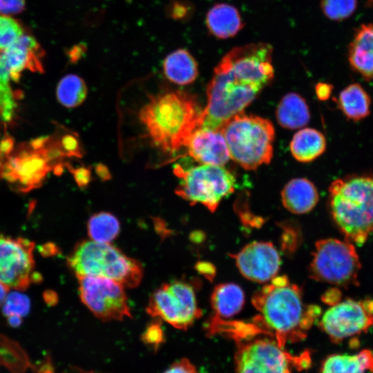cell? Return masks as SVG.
<instances>
[{
    "instance_id": "13",
    "label": "cell",
    "mask_w": 373,
    "mask_h": 373,
    "mask_svg": "<svg viewBox=\"0 0 373 373\" xmlns=\"http://www.w3.org/2000/svg\"><path fill=\"white\" fill-rule=\"evenodd\" d=\"M34 243L0 234V282L8 288L26 289L35 278Z\"/></svg>"
},
{
    "instance_id": "10",
    "label": "cell",
    "mask_w": 373,
    "mask_h": 373,
    "mask_svg": "<svg viewBox=\"0 0 373 373\" xmlns=\"http://www.w3.org/2000/svg\"><path fill=\"white\" fill-rule=\"evenodd\" d=\"M46 138L35 140L30 146L9 156L2 166L1 176L21 191L37 187L50 171L51 162L65 155L59 145L46 149Z\"/></svg>"
},
{
    "instance_id": "8",
    "label": "cell",
    "mask_w": 373,
    "mask_h": 373,
    "mask_svg": "<svg viewBox=\"0 0 373 373\" xmlns=\"http://www.w3.org/2000/svg\"><path fill=\"white\" fill-rule=\"evenodd\" d=\"M361 265L354 245L335 238L317 241L309 267L314 280L341 287L358 285Z\"/></svg>"
},
{
    "instance_id": "42",
    "label": "cell",
    "mask_w": 373,
    "mask_h": 373,
    "mask_svg": "<svg viewBox=\"0 0 373 373\" xmlns=\"http://www.w3.org/2000/svg\"><path fill=\"white\" fill-rule=\"evenodd\" d=\"M96 172L98 175L104 180L110 178V173L106 167L104 165H98L96 167Z\"/></svg>"
},
{
    "instance_id": "3",
    "label": "cell",
    "mask_w": 373,
    "mask_h": 373,
    "mask_svg": "<svg viewBox=\"0 0 373 373\" xmlns=\"http://www.w3.org/2000/svg\"><path fill=\"white\" fill-rule=\"evenodd\" d=\"M202 111L193 95L171 90L149 97L140 109L139 119L154 145L174 153L186 146L202 122Z\"/></svg>"
},
{
    "instance_id": "20",
    "label": "cell",
    "mask_w": 373,
    "mask_h": 373,
    "mask_svg": "<svg viewBox=\"0 0 373 373\" xmlns=\"http://www.w3.org/2000/svg\"><path fill=\"white\" fill-rule=\"evenodd\" d=\"M283 206L290 212L303 214L310 211L318 200L316 188L305 178H294L283 188L281 193Z\"/></svg>"
},
{
    "instance_id": "44",
    "label": "cell",
    "mask_w": 373,
    "mask_h": 373,
    "mask_svg": "<svg viewBox=\"0 0 373 373\" xmlns=\"http://www.w3.org/2000/svg\"><path fill=\"white\" fill-rule=\"evenodd\" d=\"M373 1V0H370V2Z\"/></svg>"
},
{
    "instance_id": "18",
    "label": "cell",
    "mask_w": 373,
    "mask_h": 373,
    "mask_svg": "<svg viewBox=\"0 0 373 373\" xmlns=\"http://www.w3.org/2000/svg\"><path fill=\"white\" fill-rule=\"evenodd\" d=\"M352 68L366 79H373V24H361L348 47Z\"/></svg>"
},
{
    "instance_id": "19",
    "label": "cell",
    "mask_w": 373,
    "mask_h": 373,
    "mask_svg": "<svg viewBox=\"0 0 373 373\" xmlns=\"http://www.w3.org/2000/svg\"><path fill=\"white\" fill-rule=\"evenodd\" d=\"M206 26L217 39H226L236 35L244 27L238 9L228 3H217L207 12Z\"/></svg>"
},
{
    "instance_id": "30",
    "label": "cell",
    "mask_w": 373,
    "mask_h": 373,
    "mask_svg": "<svg viewBox=\"0 0 373 373\" xmlns=\"http://www.w3.org/2000/svg\"><path fill=\"white\" fill-rule=\"evenodd\" d=\"M12 82L9 72L0 59V118L4 122L12 121L17 109Z\"/></svg>"
},
{
    "instance_id": "4",
    "label": "cell",
    "mask_w": 373,
    "mask_h": 373,
    "mask_svg": "<svg viewBox=\"0 0 373 373\" xmlns=\"http://www.w3.org/2000/svg\"><path fill=\"white\" fill-rule=\"evenodd\" d=\"M329 191L331 213L345 240L363 245L373 234V176L338 179Z\"/></svg>"
},
{
    "instance_id": "32",
    "label": "cell",
    "mask_w": 373,
    "mask_h": 373,
    "mask_svg": "<svg viewBox=\"0 0 373 373\" xmlns=\"http://www.w3.org/2000/svg\"><path fill=\"white\" fill-rule=\"evenodd\" d=\"M23 34V26L17 19L0 14V53Z\"/></svg>"
},
{
    "instance_id": "38",
    "label": "cell",
    "mask_w": 373,
    "mask_h": 373,
    "mask_svg": "<svg viewBox=\"0 0 373 373\" xmlns=\"http://www.w3.org/2000/svg\"><path fill=\"white\" fill-rule=\"evenodd\" d=\"M195 268L200 274L209 278L213 276L214 268L208 262H200L195 265Z\"/></svg>"
},
{
    "instance_id": "14",
    "label": "cell",
    "mask_w": 373,
    "mask_h": 373,
    "mask_svg": "<svg viewBox=\"0 0 373 373\" xmlns=\"http://www.w3.org/2000/svg\"><path fill=\"white\" fill-rule=\"evenodd\" d=\"M290 359L276 340L256 338L240 345L236 373H290Z\"/></svg>"
},
{
    "instance_id": "15",
    "label": "cell",
    "mask_w": 373,
    "mask_h": 373,
    "mask_svg": "<svg viewBox=\"0 0 373 373\" xmlns=\"http://www.w3.org/2000/svg\"><path fill=\"white\" fill-rule=\"evenodd\" d=\"M231 257L242 275L256 283L271 280L280 265L278 251L272 243L267 242H251Z\"/></svg>"
},
{
    "instance_id": "1",
    "label": "cell",
    "mask_w": 373,
    "mask_h": 373,
    "mask_svg": "<svg viewBox=\"0 0 373 373\" xmlns=\"http://www.w3.org/2000/svg\"><path fill=\"white\" fill-rule=\"evenodd\" d=\"M271 45L235 47L215 67L200 127L219 130L242 111L274 78Z\"/></svg>"
},
{
    "instance_id": "11",
    "label": "cell",
    "mask_w": 373,
    "mask_h": 373,
    "mask_svg": "<svg viewBox=\"0 0 373 373\" xmlns=\"http://www.w3.org/2000/svg\"><path fill=\"white\" fill-rule=\"evenodd\" d=\"M79 294L82 303L103 321L131 317L124 287L108 278L79 276Z\"/></svg>"
},
{
    "instance_id": "23",
    "label": "cell",
    "mask_w": 373,
    "mask_h": 373,
    "mask_svg": "<svg viewBox=\"0 0 373 373\" xmlns=\"http://www.w3.org/2000/svg\"><path fill=\"white\" fill-rule=\"evenodd\" d=\"M373 373V352L363 350L357 354H335L323 361L321 373Z\"/></svg>"
},
{
    "instance_id": "17",
    "label": "cell",
    "mask_w": 373,
    "mask_h": 373,
    "mask_svg": "<svg viewBox=\"0 0 373 373\" xmlns=\"http://www.w3.org/2000/svg\"><path fill=\"white\" fill-rule=\"evenodd\" d=\"M185 147L189 155L201 164L223 166L230 159L220 129L198 128L188 139Z\"/></svg>"
},
{
    "instance_id": "43",
    "label": "cell",
    "mask_w": 373,
    "mask_h": 373,
    "mask_svg": "<svg viewBox=\"0 0 373 373\" xmlns=\"http://www.w3.org/2000/svg\"><path fill=\"white\" fill-rule=\"evenodd\" d=\"M9 288L0 282V307H2L8 294Z\"/></svg>"
},
{
    "instance_id": "24",
    "label": "cell",
    "mask_w": 373,
    "mask_h": 373,
    "mask_svg": "<svg viewBox=\"0 0 373 373\" xmlns=\"http://www.w3.org/2000/svg\"><path fill=\"white\" fill-rule=\"evenodd\" d=\"M309 112L305 99L291 93L285 95L276 108V119L286 128L296 129L306 126L309 121Z\"/></svg>"
},
{
    "instance_id": "5",
    "label": "cell",
    "mask_w": 373,
    "mask_h": 373,
    "mask_svg": "<svg viewBox=\"0 0 373 373\" xmlns=\"http://www.w3.org/2000/svg\"><path fill=\"white\" fill-rule=\"evenodd\" d=\"M67 265L77 277L106 278L124 287H137L143 277V267L139 261L113 245L90 239L75 246L67 258Z\"/></svg>"
},
{
    "instance_id": "35",
    "label": "cell",
    "mask_w": 373,
    "mask_h": 373,
    "mask_svg": "<svg viewBox=\"0 0 373 373\" xmlns=\"http://www.w3.org/2000/svg\"><path fill=\"white\" fill-rule=\"evenodd\" d=\"M26 6L25 0H0V14L15 15L21 12Z\"/></svg>"
},
{
    "instance_id": "40",
    "label": "cell",
    "mask_w": 373,
    "mask_h": 373,
    "mask_svg": "<svg viewBox=\"0 0 373 373\" xmlns=\"http://www.w3.org/2000/svg\"><path fill=\"white\" fill-rule=\"evenodd\" d=\"M50 358H47L40 366V367L37 368L36 373H55V370L52 366V364L51 363Z\"/></svg>"
},
{
    "instance_id": "12",
    "label": "cell",
    "mask_w": 373,
    "mask_h": 373,
    "mask_svg": "<svg viewBox=\"0 0 373 373\" xmlns=\"http://www.w3.org/2000/svg\"><path fill=\"white\" fill-rule=\"evenodd\" d=\"M373 325V300L350 298L332 305L323 315L319 326L334 343L360 334Z\"/></svg>"
},
{
    "instance_id": "26",
    "label": "cell",
    "mask_w": 373,
    "mask_h": 373,
    "mask_svg": "<svg viewBox=\"0 0 373 373\" xmlns=\"http://www.w3.org/2000/svg\"><path fill=\"white\" fill-rule=\"evenodd\" d=\"M338 104L343 113L354 121L362 119L370 112V98L358 84H352L343 89L338 97Z\"/></svg>"
},
{
    "instance_id": "33",
    "label": "cell",
    "mask_w": 373,
    "mask_h": 373,
    "mask_svg": "<svg viewBox=\"0 0 373 373\" xmlns=\"http://www.w3.org/2000/svg\"><path fill=\"white\" fill-rule=\"evenodd\" d=\"M4 314L22 318L30 309V300L26 296L18 292L8 294L2 305Z\"/></svg>"
},
{
    "instance_id": "37",
    "label": "cell",
    "mask_w": 373,
    "mask_h": 373,
    "mask_svg": "<svg viewBox=\"0 0 373 373\" xmlns=\"http://www.w3.org/2000/svg\"><path fill=\"white\" fill-rule=\"evenodd\" d=\"M74 178L80 188L86 187L90 182V171L86 167L71 169Z\"/></svg>"
},
{
    "instance_id": "22",
    "label": "cell",
    "mask_w": 373,
    "mask_h": 373,
    "mask_svg": "<svg viewBox=\"0 0 373 373\" xmlns=\"http://www.w3.org/2000/svg\"><path fill=\"white\" fill-rule=\"evenodd\" d=\"M163 71L170 82L182 86L193 82L198 75L195 59L183 48L175 50L165 57Z\"/></svg>"
},
{
    "instance_id": "41",
    "label": "cell",
    "mask_w": 373,
    "mask_h": 373,
    "mask_svg": "<svg viewBox=\"0 0 373 373\" xmlns=\"http://www.w3.org/2000/svg\"><path fill=\"white\" fill-rule=\"evenodd\" d=\"M62 373H104L92 370H86L78 366H70Z\"/></svg>"
},
{
    "instance_id": "39",
    "label": "cell",
    "mask_w": 373,
    "mask_h": 373,
    "mask_svg": "<svg viewBox=\"0 0 373 373\" xmlns=\"http://www.w3.org/2000/svg\"><path fill=\"white\" fill-rule=\"evenodd\" d=\"M331 92V86L325 84H319L316 86V93L321 99H327Z\"/></svg>"
},
{
    "instance_id": "2",
    "label": "cell",
    "mask_w": 373,
    "mask_h": 373,
    "mask_svg": "<svg viewBox=\"0 0 373 373\" xmlns=\"http://www.w3.org/2000/svg\"><path fill=\"white\" fill-rule=\"evenodd\" d=\"M251 302L258 312L253 327L274 336L282 347L288 341L305 337L321 314L318 306L305 305L300 288L285 276L273 278L271 283L254 294Z\"/></svg>"
},
{
    "instance_id": "21",
    "label": "cell",
    "mask_w": 373,
    "mask_h": 373,
    "mask_svg": "<svg viewBox=\"0 0 373 373\" xmlns=\"http://www.w3.org/2000/svg\"><path fill=\"white\" fill-rule=\"evenodd\" d=\"M245 303L242 289L234 283L219 284L211 296V306L213 314L210 320H222L238 314Z\"/></svg>"
},
{
    "instance_id": "25",
    "label": "cell",
    "mask_w": 373,
    "mask_h": 373,
    "mask_svg": "<svg viewBox=\"0 0 373 373\" xmlns=\"http://www.w3.org/2000/svg\"><path fill=\"white\" fill-rule=\"evenodd\" d=\"M326 141L318 131L305 128L298 131L290 143V151L299 162H311L320 156L325 150Z\"/></svg>"
},
{
    "instance_id": "16",
    "label": "cell",
    "mask_w": 373,
    "mask_h": 373,
    "mask_svg": "<svg viewBox=\"0 0 373 373\" xmlns=\"http://www.w3.org/2000/svg\"><path fill=\"white\" fill-rule=\"evenodd\" d=\"M44 50L31 35L23 34L15 43L0 53V59L16 82L22 72L30 70L42 72L41 57Z\"/></svg>"
},
{
    "instance_id": "6",
    "label": "cell",
    "mask_w": 373,
    "mask_h": 373,
    "mask_svg": "<svg viewBox=\"0 0 373 373\" xmlns=\"http://www.w3.org/2000/svg\"><path fill=\"white\" fill-rule=\"evenodd\" d=\"M230 158L246 170L269 164L273 155L274 128L265 118L240 113L220 128Z\"/></svg>"
},
{
    "instance_id": "31",
    "label": "cell",
    "mask_w": 373,
    "mask_h": 373,
    "mask_svg": "<svg viewBox=\"0 0 373 373\" xmlns=\"http://www.w3.org/2000/svg\"><path fill=\"white\" fill-rule=\"evenodd\" d=\"M357 7V0H321V8L328 19L343 21L351 17Z\"/></svg>"
},
{
    "instance_id": "7",
    "label": "cell",
    "mask_w": 373,
    "mask_h": 373,
    "mask_svg": "<svg viewBox=\"0 0 373 373\" xmlns=\"http://www.w3.org/2000/svg\"><path fill=\"white\" fill-rule=\"evenodd\" d=\"M173 171L180 179L176 194L191 204L204 205L211 212L235 190V177L223 166L200 164L184 169L178 164Z\"/></svg>"
},
{
    "instance_id": "36",
    "label": "cell",
    "mask_w": 373,
    "mask_h": 373,
    "mask_svg": "<svg viewBox=\"0 0 373 373\" xmlns=\"http://www.w3.org/2000/svg\"><path fill=\"white\" fill-rule=\"evenodd\" d=\"M163 373H199L195 367L187 358L173 362Z\"/></svg>"
},
{
    "instance_id": "27",
    "label": "cell",
    "mask_w": 373,
    "mask_h": 373,
    "mask_svg": "<svg viewBox=\"0 0 373 373\" xmlns=\"http://www.w3.org/2000/svg\"><path fill=\"white\" fill-rule=\"evenodd\" d=\"M88 234L90 240L102 243H110L119 233L118 219L108 212H99L93 215L88 222Z\"/></svg>"
},
{
    "instance_id": "29",
    "label": "cell",
    "mask_w": 373,
    "mask_h": 373,
    "mask_svg": "<svg viewBox=\"0 0 373 373\" xmlns=\"http://www.w3.org/2000/svg\"><path fill=\"white\" fill-rule=\"evenodd\" d=\"M0 365L12 373H23L30 365L25 351L15 341L0 334Z\"/></svg>"
},
{
    "instance_id": "28",
    "label": "cell",
    "mask_w": 373,
    "mask_h": 373,
    "mask_svg": "<svg viewBox=\"0 0 373 373\" xmlns=\"http://www.w3.org/2000/svg\"><path fill=\"white\" fill-rule=\"evenodd\" d=\"M57 98L66 107H76L84 101L87 95V86L80 77L70 74L61 79L57 86Z\"/></svg>"
},
{
    "instance_id": "9",
    "label": "cell",
    "mask_w": 373,
    "mask_h": 373,
    "mask_svg": "<svg viewBox=\"0 0 373 373\" xmlns=\"http://www.w3.org/2000/svg\"><path fill=\"white\" fill-rule=\"evenodd\" d=\"M146 310L182 330H186L202 316L193 286L182 280L162 284L151 295Z\"/></svg>"
},
{
    "instance_id": "34",
    "label": "cell",
    "mask_w": 373,
    "mask_h": 373,
    "mask_svg": "<svg viewBox=\"0 0 373 373\" xmlns=\"http://www.w3.org/2000/svg\"><path fill=\"white\" fill-rule=\"evenodd\" d=\"M161 320L151 322L141 336L142 341L154 350H157L160 345L164 342V334L160 325Z\"/></svg>"
}]
</instances>
